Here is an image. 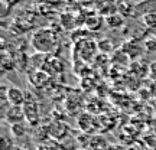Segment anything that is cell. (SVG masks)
Listing matches in <instances>:
<instances>
[{
  "mask_svg": "<svg viewBox=\"0 0 156 150\" xmlns=\"http://www.w3.org/2000/svg\"><path fill=\"white\" fill-rule=\"evenodd\" d=\"M30 44H32V48L39 54H51L55 51L58 39L51 29L41 28L32 35Z\"/></svg>",
  "mask_w": 156,
  "mask_h": 150,
  "instance_id": "1",
  "label": "cell"
},
{
  "mask_svg": "<svg viewBox=\"0 0 156 150\" xmlns=\"http://www.w3.org/2000/svg\"><path fill=\"white\" fill-rule=\"evenodd\" d=\"M22 108L26 117V123L30 127H36L39 124V106L30 94H26V101L22 106Z\"/></svg>",
  "mask_w": 156,
  "mask_h": 150,
  "instance_id": "2",
  "label": "cell"
},
{
  "mask_svg": "<svg viewBox=\"0 0 156 150\" xmlns=\"http://www.w3.org/2000/svg\"><path fill=\"white\" fill-rule=\"evenodd\" d=\"M3 120L12 127V126L25 123L26 121V117H25V113H23L22 107H10V108L7 110V113L5 114Z\"/></svg>",
  "mask_w": 156,
  "mask_h": 150,
  "instance_id": "3",
  "label": "cell"
},
{
  "mask_svg": "<svg viewBox=\"0 0 156 150\" xmlns=\"http://www.w3.org/2000/svg\"><path fill=\"white\" fill-rule=\"evenodd\" d=\"M6 97L12 107H22L26 101V92H23L17 87H9L6 91Z\"/></svg>",
  "mask_w": 156,
  "mask_h": 150,
  "instance_id": "4",
  "label": "cell"
},
{
  "mask_svg": "<svg viewBox=\"0 0 156 150\" xmlns=\"http://www.w3.org/2000/svg\"><path fill=\"white\" fill-rule=\"evenodd\" d=\"M46 133H48V136L54 137V139L61 140V139H64V137L67 136L68 127H67V124H65V123H62V121H52V123L48 124V127H46Z\"/></svg>",
  "mask_w": 156,
  "mask_h": 150,
  "instance_id": "5",
  "label": "cell"
},
{
  "mask_svg": "<svg viewBox=\"0 0 156 150\" xmlns=\"http://www.w3.org/2000/svg\"><path fill=\"white\" fill-rule=\"evenodd\" d=\"M30 82L34 84L36 88H42V87H45V84L48 82V74L45 72V71L36 69L35 74L30 75Z\"/></svg>",
  "mask_w": 156,
  "mask_h": 150,
  "instance_id": "6",
  "label": "cell"
},
{
  "mask_svg": "<svg viewBox=\"0 0 156 150\" xmlns=\"http://www.w3.org/2000/svg\"><path fill=\"white\" fill-rule=\"evenodd\" d=\"M137 6L134 3H117V12L122 15L123 17L126 16H134L133 12H136Z\"/></svg>",
  "mask_w": 156,
  "mask_h": 150,
  "instance_id": "7",
  "label": "cell"
},
{
  "mask_svg": "<svg viewBox=\"0 0 156 150\" xmlns=\"http://www.w3.org/2000/svg\"><path fill=\"white\" fill-rule=\"evenodd\" d=\"M104 20H106L107 26L112 28V29L119 28V26H122L123 25V16L119 13V12H117V13H113V15H110V16L104 17Z\"/></svg>",
  "mask_w": 156,
  "mask_h": 150,
  "instance_id": "8",
  "label": "cell"
},
{
  "mask_svg": "<svg viewBox=\"0 0 156 150\" xmlns=\"http://www.w3.org/2000/svg\"><path fill=\"white\" fill-rule=\"evenodd\" d=\"M30 127L28 123H20V124H16V126H12L10 127V131L13 133V136L15 137H22V136H25V134L28 133V128Z\"/></svg>",
  "mask_w": 156,
  "mask_h": 150,
  "instance_id": "9",
  "label": "cell"
},
{
  "mask_svg": "<svg viewBox=\"0 0 156 150\" xmlns=\"http://www.w3.org/2000/svg\"><path fill=\"white\" fill-rule=\"evenodd\" d=\"M143 22L147 28H151V30L156 29V12H147L143 16Z\"/></svg>",
  "mask_w": 156,
  "mask_h": 150,
  "instance_id": "10",
  "label": "cell"
},
{
  "mask_svg": "<svg viewBox=\"0 0 156 150\" xmlns=\"http://www.w3.org/2000/svg\"><path fill=\"white\" fill-rule=\"evenodd\" d=\"M13 149V141L7 137H2V150H12Z\"/></svg>",
  "mask_w": 156,
  "mask_h": 150,
  "instance_id": "11",
  "label": "cell"
},
{
  "mask_svg": "<svg viewBox=\"0 0 156 150\" xmlns=\"http://www.w3.org/2000/svg\"><path fill=\"white\" fill-rule=\"evenodd\" d=\"M98 49L108 52V51L113 49V44H112V42H108V40H101L100 44H98Z\"/></svg>",
  "mask_w": 156,
  "mask_h": 150,
  "instance_id": "12",
  "label": "cell"
},
{
  "mask_svg": "<svg viewBox=\"0 0 156 150\" xmlns=\"http://www.w3.org/2000/svg\"><path fill=\"white\" fill-rule=\"evenodd\" d=\"M106 150H123L120 146H107Z\"/></svg>",
  "mask_w": 156,
  "mask_h": 150,
  "instance_id": "13",
  "label": "cell"
},
{
  "mask_svg": "<svg viewBox=\"0 0 156 150\" xmlns=\"http://www.w3.org/2000/svg\"><path fill=\"white\" fill-rule=\"evenodd\" d=\"M39 150H51V149H44V147H41V149Z\"/></svg>",
  "mask_w": 156,
  "mask_h": 150,
  "instance_id": "14",
  "label": "cell"
},
{
  "mask_svg": "<svg viewBox=\"0 0 156 150\" xmlns=\"http://www.w3.org/2000/svg\"><path fill=\"white\" fill-rule=\"evenodd\" d=\"M152 32H153V33H155V36H156V29H155V30H152Z\"/></svg>",
  "mask_w": 156,
  "mask_h": 150,
  "instance_id": "15",
  "label": "cell"
}]
</instances>
